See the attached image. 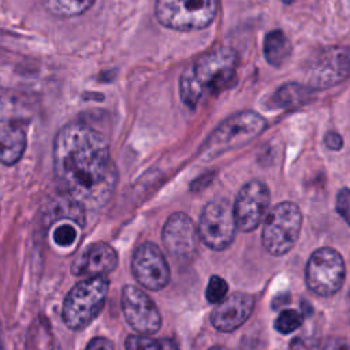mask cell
I'll return each mask as SVG.
<instances>
[{
	"mask_svg": "<svg viewBox=\"0 0 350 350\" xmlns=\"http://www.w3.org/2000/svg\"><path fill=\"white\" fill-rule=\"evenodd\" d=\"M53 171L62 193L85 211L105 205L118 179L105 137L81 122L68 123L56 134Z\"/></svg>",
	"mask_w": 350,
	"mask_h": 350,
	"instance_id": "cell-1",
	"label": "cell"
},
{
	"mask_svg": "<svg viewBox=\"0 0 350 350\" xmlns=\"http://www.w3.org/2000/svg\"><path fill=\"white\" fill-rule=\"evenodd\" d=\"M238 57L226 46L215 48L197 57L179 78V96L185 105L196 108L209 93H219L235 79Z\"/></svg>",
	"mask_w": 350,
	"mask_h": 350,
	"instance_id": "cell-2",
	"label": "cell"
},
{
	"mask_svg": "<svg viewBox=\"0 0 350 350\" xmlns=\"http://www.w3.org/2000/svg\"><path fill=\"white\" fill-rule=\"evenodd\" d=\"M265 124V119L253 111L231 115L211 133L201 146V156L213 159L230 149L239 148L260 135Z\"/></svg>",
	"mask_w": 350,
	"mask_h": 350,
	"instance_id": "cell-3",
	"label": "cell"
},
{
	"mask_svg": "<svg viewBox=\"0 0 350 350\" xmlns=\"http://www.w3.org/2000/svg\"><path fill=\"white\" fill-rule=\"evenodd\" d=\"M108 294V279L92 276L77 283L67 294L62 317L71 329H81L89 325L101 312Z\"/></svg>",
	"mask_w": 350,
	"mask_h": 350,
	"instance_id": "cell-4",
	"label": "cell"
},
{
	"mask_svg": "<svg viewBox=\"0 0 350 350\" xmlns=\"http://www.w3.org/2000/svg\"><path fill=\"white\" fill-rule=\"evenodd\" d=\"M217 4L219 0H156L154 15L172 30H201L213 22Z\"/></svg>",
	"mask_w": 350,
	"mask_h": 350,
	"instance_id": "cell-5",
	"label": "cell"
},
{
	"mask_svg": "<svg viewBox=\"0 0 350 350\" xmlns=\"http://www.w3.org/2000/svg\"><path fill=\"white\" fill-rule=\"evenodd\" d=\"M302 213L294 202L284 201L272 208L262 226V245L273 256L290 252L301 231Z\"/></svg>",
	"mask_w": 350,
	"mask_h": 350,
	"instance_id": "cell-6",
	"label": "cell"
},
{
	"mask_svg": "<svg viewBox=\"0 0 350 350\" xmlns=\"http://www.w3.org/2000/svg\"><path fill=\"white\" fill-rule=\"evenodd\" d=\"M345 276V261L332 247L317 249L306 262L305 280L308 287L317 295H334L340 290Z\"/></svg>",
	"mask_w": 350,
	"mask_h": 350,
	"instance_id": "cell-7",
	"label": "cell"
},
{
	"mask_svg": "<svg viewBox=\"0 0 350 350\" xmlns=\"http://www.w3.org/2000/svg\"><path fill=\"white\" fill-rule=\"evenodd\" d=\"M200 239L213 250H223L231 245L235 237L237 221L234 206L223 198L208 202L198 221Z\"/></svg>",
	"mask_w": 350,
	"mask_h": 350,
	"instance_id": "cell-8",
	"label": "cell"
},
{
	"mask_svg": "<svg viewBox=\"0 0 350 350\" xmlns=\"http://www.w3.org/2000/svg\"><path fill=\"white\" fill-rule=\"evenodd\" d=\"M269 189L261 180H250L242 186L235 198L234 216L237 227L249 232L256 230L269 205Z\"/></svg>",
	"mask_w": 350,
	"mask_h": 350,
	"instance_id": "cell-9",
	"label": "cell"
},
{
	"mask_svg": "<svg viewBox=\"0 0 350 350\" xmlns=\"http://www.w3.org/2000/svg\"><path fill=\"white\" fill-rule=\"evenodd\" d=\"M198 241V228L186 213L175 212L167 219L163 227V243L175 260H191L197 253Z\"/></svg>",
	"mask_w": 350,
	"mask_h": 350,
	"instance_id": "cell-10",
	"label": "cell"
},
{
	"mask_svg": "<svg viewBox=\"0 0 350 350\" xmlns=\"http://www.w3.org/2000/svg\"><path fill=\"white\" fill-rule=\"evenodd\" d=\"M134 278L148 290H161L170 280V268L163 252L150 242L137 247L131 260Z\"/></svg>",
	"mask_w": 350,
	"mask_h": 350,
	"instance_id": "cell-11",
	"label": "cell"
},
{
	"mask_svg": "<svg viewBox=\"0 0 350 350\" xmlns=\"http://www.w3.org/2000/svg\"><path fill=\"white\" fill-rule=\"evenodd\" d=\"M122 309L129 325L141 335L154 334L161 325V316L156 304L135 286L123 288Z\"/></svg>",
	"mask_w": 350,
	"mask_h": 350,
	"instance_id": "cell-12",
	"label": "cell"
},
{
	"mask_svg": "<svg viewBox=\"0 0 350 350\" xmlns=\"http://www.w3.org/2000/svg\"><path fill=\"white\" fill-rule=\"evenodd\" d=\"M310 85L314 88H329L350 72V57L346 51L328 49L324 51L312 60Z\"/></svg>",
	"mask_w": 350,
	"mask_h": 350,
	"instance_id": "cell-13",
	"label": "cell"
},
{
	"mask_svg": "<svg viewBox=\"0 0 350 350\" xmlns=\"http://www.w3.org/2000/svg\"><path fill=\"white\" fill-rule=\"evenodd\" d=\"M254 298L246 293H234L215 306L211 313L213 327L221 332H230L241 327L250 316Z\"/></svg>",
	"mask_w": 350,
	"mask_h": 350,
	"instance_id": "cell-14",
	"label": "cell"
},
{
	"mask_svg": "<svg viewBox=\"0 0 350 350\" xmlns=\"http://www.w3.org/2000/svg\"><path fill=\"white\" fill-rule=\"evenodd\" d=\"M118 262L116 252L104 242H97L86 247L79 257H77L71 265L74 275L104 276L115 269Z\"/></svg>",
	"mask_w": 350,
	"mask_h": 350,
	"instance_id": "cell-15",
	"label": "cell"
},
{
	"mask_svg": "<svg viewBox=\"0 0 350 350\" xmlns=\"http://www.w3.org/2000/svg\"><path fill=\"white\" fill-rule=\"evenodd\" d=\"M26 133L18 123L0 126V163L14 165L26 149Z\"/></svg>",
	"mask_w": 350,
	"mask_h": 350,
	"instance_id": "cell-16",
	"label": "cell"
},
{
	"mask_svg": "<svg viewBox=\"0 0 350 350\" xmlns=\"http://www.w3.org/2000/svg\"><path fill=\"white\" fill-rule=\"evenodd\" d=\"M262 51L269 64L275 67H280L290 57L293 52V46L290 40L282 30H272L264 38Z\"/></svg>",
	"mask_w": 350,
	"mask_h": 350,
	"instance_id": "cell-17",
	"label": "cell"
},
{
	"mask_svg": "<svg viewBox=\"0 0 350 350\" xmlns=\"http://www.w3.org/2000/svg\"><path fill=\"white\" fill-rule=\"evenodd\" d=\"M29 116L26 103L15 93L0 89V122L18 123Z\"/></svg>",
	"mask_w": 350,
	"mask_h": 350,
	"instance_id": "cell-18",
	"label": "cell"
},
{
	"mask_svg": "<svg viewBox=\"0 0 350 350\" xmlns=\"http://www.w3.org/2000/svg\"><path fill=\"white\" fill-rule=\"evenodd\" d=\"M96 0H44L49 14L57 18H72L85 14Z\"/></svg>",
	"mask_w": 350,
	"mask_h": 350,
	"instance_id": "cell-19",
	"label": "cell"
},
{
	"mask_svg": "<svg viewBox=\"0 0 350 350\" xmlns=\"http://www.w3.org/2000/svg\"><path fill=\"white\" fill-rule=\"evenodd\" d=\"M126 350H179L172 339H153L148 335H130L126 339Z\"/></svg>",
	"mask_w": 350,
	"mask_h": 350,
	"instance_id": "cell-20",
	"label": "cell"
},
{
	"mask_svg": "<svg viewBox=\"0 0 350 350\" xmlns=\"http://www.w3.org/2000/svg\"><path fill=\"white\" fill-rule=\"evenodd\" d=\"M57 220H62L63 223L56 226L55 230H53L52 237H53L55 243L62 246V247L72 245L74 241L77 239V228H75V226L77 227H81V226L75 220H72V219H57Z\"/></svg>",
	"mask_w": 350,
	"mask_h": 350,
	"instance_id": "cell-21",
	"label": "cell"
},
{
	"mask_svg": "<svg viewBox=\"0 0 350 350\" xmlns=\"http://www.w3.org/2000/svg\"><path fill=\"white\" fill-rule=\"evenodd\" d=\"M302 321H304V317L301 313H298L294 309H284L283 312L279 313L273 325L276 331H279L280 334H290L297 328H299Z\"/></svg>",
	"mask_w": 350,
	"mask_h": 350,
	"instance_id": "cell-22",
	"label": "cell"
},
{
	"mask_svg": "<svg viewBox=\"0 0 350 350\" xmlns=\"http://www.w3.org/2000/svg\"><path fill=\"white\" fill-rule=\"evenodd\" d=\"M227 291H228V286L226 283L224 279H221L220 276H212L208 282V286H206V299L211 302V304H220L226 295H227Z\"/></svg>",
	"mask_w": 350,
	"mask_h": 350,
	"instance_id": "cell-23",
	"label": "cell"
},
{
	"mask_svg": "<svg viewBox=\"0 0 350 350\" xmlns=\"http://www.w3.org/2000/svg\"><path fill=\"white\" fill-rule=\"evenodd\" d=\"M276 97L279 105H295L305 97V89L298 85H287L276 93Z\"/></svg>",
	"mask_w": 350,
	"mask_h": 350,
	"instance_id": "cell-24",
	"label": "cell"
},
{
	"mask_svg": "<svg viewBox=\"0 0 350 350\" xmlns=\"http://www.w3.org/2000/svg\"><path fill=\"white\" fill-rule=\"evenodd\" d=\"M338 213L346 220V223L350 226V189H340L336 194V202H335Z\"/></svg>",
	"mask_w": 350,
	"mask_h": 350,
	"instance_id": "cell-25",
	"label": "cell"
},
{
	"mask_svg": "<svg viewBox=\"0 0 350 350\" xmlns=\"http://www.w3.org/2000/svg\"><path fill=\"white\" fill-rule=\"evenodd\" d=\"M290 350H320L319 340L312 336H295L290 343Z\"/></svg>",
	"mask_w": 350,
	"mask_h": 350,
	"instance_id": "cell-26",
	"label": "cell"
},
{
	"mask_svg": "<svg viewBox=\"0 0 350 350\" xmlns=\"http://www.w3.org/2000/svg\"><path fill=\"white\" fill-rule=\"evenodd\" d=\"M85 350H113V343L103 336H96L93 338Z\"/></svg>",
	"mask_w": 350,
	"mask_h": 350,
	"instance_id": "cell-27",
	"label": "cell"
},
{
	"mask_svg": "<svg viewBox=\"0 0 350 350\" xmlns=\"http://www.w3.org/2000/svg\"><path fill=\"white\" fill-rule=\"evenodd\" d=\"M324 350H350V343L342 336H334L328 339L324 346Z\"/></svg>",
	"mask_w": 350,
	"mask_h": 350,
	"instance_id": "cell-28",
	"label": "cell"
},
{
	"mask_svg": "<svg viewBox=\"0 0 350 350\" xmlns=\"http://www.w3.org/2000/svg\"><path fill=\"white\" fill-rule=\"evenodd\" d=\"M324 144H325L329 149H332V150H339V149L342 148V145H343V141H342V137H340L338 133L329 131V133H327L325 137H324Z\"/></svg>",
	"mask_w": 350,
	"mask_h": 350,
	"instance_id": "cell-29",
	"label": "cell"
},
{
	"mask_svg": "<svg viewBox=\"0 0 350 350\" xmlns=\"http://www.w3.org/2000/svg\"><path fill=\"white\" fill-rule=\"evenodd\" d=\"M209 350H228V349L224 347V346H213V347H211Z\"/></svg>",
	"mask_w": 350,
	"mask_h": 350,
	"instance_id": "cell-30",
	"label": "cell"
},
{
	"mask_svg": "<svg viewBox=\"0 0 350 350\" xmlns=\"http://www.w3.org/2000/svg\"><path fill=\"white\" fill-rule=\"evenodd\" d=\"M282 1H283V3H286V4H290V3H293L294 0H282Z\"/></svg>",
	"mask_w": 350,
	"mask_h": 350,
	"instance_id": "cell-31",
	"label": "cell"
},
{
	"mask_svg": "<svg viewBox=\"0 0 350 350\" xmlns=\"http://www.w3.org/2000/svg\"><path fill=\"white\" fill-rule=\"evenodd\" d=\"M0 350H3V349H1V345H0Z\"/></svg>",
	"mask_w": 350,
	"mask_h": 350,
	"instance_id": "cell-32",
	"label": "cell"
}]
</instances>
